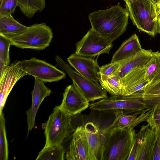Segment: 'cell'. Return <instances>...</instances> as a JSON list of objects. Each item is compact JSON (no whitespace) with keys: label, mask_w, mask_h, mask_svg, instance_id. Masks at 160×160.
Listing matches in <instances>:
<instances>
[{"label":"cell","mask_w":160,"mask_h":160,"mask_svg":"<svg viewBox=\"0 0 160 160\" xmlns=\"http://www.w3.org/2000/svg\"><path fill=\"white\" fill-rule=\"evenodd\" d=\"M129 12L126 8L119 5L95 11L88 16L91 28L110 42L122 34L128 24Z\"/></svg>","instance_id":"cell-1"},{"label":"cell","mask_w":160,"mask_h":160,"mask_svg":"<svg viewBox=\"0 0 160 160\" xmlns=\"http://www.w3.org/2000/svg\"><path fill=\"white\" fill-rule=\"evenodd\" d=\"M100 160H127L136 134L134 128L102 131Z\"/></svg>","instance_id":"cell-2"},{"label":"cell","mask_w":160,"mask_h":160,"mask_svg":"<svg viewBox=\"0 0 160 160\" xmlns=\"http://www.w3.org/2000/svg\"><path fill=\"white\" fill-rule=\"evenodd\" d=\"M123 0L133 25L152 37L158 33L160 8L152 0Z\"/></svg>","instance_id":"cell-3"},{"label":"cell","mask_w":160,"mask_h":160,"mask_svg":"<svg viewBox=\"0 0 160 160\" xmlns=\"http://www.w3.org/2000/svg\"><path fill=\"white\" fill-rule=\"evenodd\" d=\"M72 117L59 106H56L46 123L44 147L62 145L75 131L72 124Z\"/></svg>","instance_id":"cell-4"},{"label":"cell","mask_w":160,"mask_h":160,"mask_svg":"<svg viewBox=\"0 0 160 160\" xmlns=\"http://www.w3.org/2000/svg\"><path fill=\"white\" fill-rule=\"evenodd\" d=\"M53 37L52 29L45 23L35 24L10 39L11 45L22 49L42 50L48 47Z\"/></svg>","instance_id":"cell-5"},{"label":"cell","mask_w":160,"mask_h":160,"mask_svg":"<svg viewBox=\"0 0 160 160\" xmlns=\"http://www.w3.org/2000/svg\"><path fill=\"white\" fill-rule=\"evenodd\" d=\"M89 107L91 110L100 112L122 110L126 114L141 112L150 108L135 93L128 96H112L92 103Z\"/></svg>","instance_id":"cell-6"},{"label":"cell","mask_w":160,"mask_h":160,"mask_svg":"<svg viewBox=\"0 0 160 160\" xmlns=\"http://www.w3.org/2000/svg\"><path fill=\"white\" fill-rule=\"evenodd\" d=\"M56 65L65 71L89 102H94L108 97L107 92L98 83L82 76L73 70L58 56L55 58Z\"/></svg>","instance_id":"cell-7"},{"label":"cell","mask_w":160,"mask_h":160,"mask_svg":"<svg viewBox=\"0 0 160 160\" xmlns=\"http://www.w3.org/2000/svg\"><path fill=\"white\" fill-rule=\"evenodd\" d=\"M28 75L44 82H57L65 78L66 73L45 61L35 58L16 62Z\"/></svg>","instance_id":"cell-8"},{"label":"cell","mask_w":160,"mask_h":160,"mask_svg":"<svg viewBox=\"0 0 160 160\" xmlns=\"http://www.w3.org/2000/svg\"><path fill=\"white\" fill-rule=\"evenodd\" d=\"M76 54L82 56L92 58L101 54H109L113 45L91 28L76 43Z\"/></svg>","instance_id":"cell-9"},{"label":"cell","mask_w":160,"mask_h":160,"mask_svg":"<svg viewBox=\"0 0 160 160\" xmlns=\"http://www.w3.org/2000/svg\"><path fill=\"white\" fill-rule=\"evenodd\" d=\"M65 158L68 160H95L84 126L77 127L73 133Z\"/></svg>","instance_id":"cell-10"},{"label":"cell","mask_w":160,"mask_h":160,"mask_svg":"<svg viewBox=\"0 0 160 160\" xmlns=\"http://www.w3.org/2000/svg\"><path fill=\"white\" fill-rule=\"evenodd\" d=\"M89 102L77 86L73 84L65 89L59 106L73 116L87 108L90 104Z\"/></svg>","instance_id":"cell-11"},{"label":"cell","mask_w":160,"mask_h":160,"mask_svg":"<svg viewBox=\"0 0 160 160\" xmlns=\"http://www.w3.org/2000/svg\"><path fill=\"white\" fill-rule=\"evenodd\" d=\"M70 65L78 72L82 76L98 83L99 76L98 71L100 67L97 59L72 53L67 58Z\"/></svg>","instance_id":"cell-12"},{"label":"cell","mask_w":160,"mask_h":160,"mask_svg":"<svg viewBox=\"0 0 160 160\" xmlns=\"http://www.w3.org/2000/svg\"><path fill=\"white\" fill-rule=\"evenodd\" d=\"M27 73L18 67L16 62L9 65L0 78V114L2 112L7 98L16 83Z\"/></svg>","instance_id":"cell-13"},{"label":"cell","mask_w":160,"mask_h":160,"mask_svg":"<svg viewBox=\"0 0 160 160\" xmlns=\"http://www.w3.org/2000/svg\"><path fill=\"white\" fill-rule=\"evenodd\" d=\"M44 83L35 78L34 88L32 92L31 106L26 112L28 133L34 126L36 114L41 103L46 97L50 96L51 92V90L47 88Z\"/></svg>","instance_id":"cell-14"},{"label":"cell","mask_w":160,"mask_h":160,"mask_svg":"<svg viewBox=\"0 0 160 160\" xmlns=\"http://www.w3.org/2000/svg\"><path fill=\"white\" fill-rule=\"evenodd\" d=\"M152 51L142 48L135 54L121 61L120 68L116 75L121 79L135 68L147 64L151 57Z\"/></svg>","instance_id":"cell-15"},{"label":"cell","mask_w":160,"mask_h":160,"mask_svg":"<svg viewBox=\"0 0 160 160\" xmlns=\"http://www.w3.org/2000/svg\"><path fill=\"white\" fill-rule=\"evenodd\" d=\"M142 48L136 33L125 41L113 55L111 62L122 60L138 52Z\"/></svg>","instance_id":"cell-16"},{"label":"cell","mask_w":160,"mask_h":160,"mask_svg":"<svg viewBox=\"0 0 160 160\" xmlns=\"http://www.w3.org/2000/svg\"><path fill=\"white\" fill-rule=\"evenodd\" d=\"M28 27L14 19L12 14L0 16V35L11 39L26 30Z\"/></svg>","instance_id":"cell-17"},{"label":"cell","mask_w":160,"mask_h":160,"mask_svg":"<svg viewBox=\"0 0 160 160\" xmlns=\"http://www.w3.org/2000/svg\"><path fill=\"white\" fill-rule=\"evenodd\" d=\"M156 138L155 129L150 127L138 149L134 160H152Z\"/></svg>","instance_id":"cell-18"},{"label":"cell","mask_w":160,"mask_h":160,"mask_svg":"<svg viewBox=\"0 0 160 160\" xmlns=\"http://www.w3.org/2000/svg\"><path fill=\"white\" fill-rule=\"evenodd\" d=\"M84 128L88 140L95 158L100 160L102 141V132L92 122H88Z\"/></svg>","instance_id":"cell-19"},{"label":"cell","mask_w":160,"mask_h":160,"mask_svg":"<svg viewBox=\"0 0 160 160\" xmlns=\"http://www.w3.org/2000/svg\"><path fill=\"white\" fill-rule=\"evenodd\" d=\"M143 111L127 115L122 110L115 111L113 112L115 115L114 121L103 130L107 131L125 128H132V126L134 121Z\"/></svg>","instance_id":"cell-20"},{"label":"cell","mask_w":160,"mask_h":160,"mask_svg":"<svg viewBox=\"0 0 160 160\" xmlns=\"http://www.w3.org/2000/svg\"><path fill=\"white\" fill-rule=\"evenodd\" d=\"M99 82L102 87L112 96L123 95L121 79L117 75H99Z\"/></svg>","instance_id":"cell-21"},{"label":"cell","mask_w":160,"mask_h":160,"mask_svg":"<svg viewBox=\"0 0 160 160\" xmlns=\"http://www.w3.org/2000/svg\"><path fill=\"white\" fill-rule=\"evenodd\" d=\"M145 79L150 83L149 84L160 79V52H152L147 65Z\"/></svg>","instance_id":"cell-22"},{"label":"cell","mask_w":160,"mask_h":160,"mask_svg":"<svg viewBox=\"0 0 160 160\" xmlns=\"http://www.w3.org/2000/svg\"><path fill=\"white\" fill-rule=\"evenodd\" d=\"M147 65L135 68L121 79L123 94L125 90L146 80L145 73Z\"/></svg>","instance_id":"cell-23"},{"label":"cell","mask_w":160,"mask_h":160,"mask_svg":"<svg viewBox=\"0 0 160 160\" xmlns=\"http://www.w3.org/2000/svg\"><path fill=\"white\" fill-rule=\"evenodd\" d=\"M18 6L25 16L31 18L35 13L44 10L45 7V0H19Z\"/></svg>","instance_id":"cell-24"},{"label":"cell","mask_w":160,"mask_h":160,"mask_svg":"<svg viewBox=\"0 0 160 160\" xmlns=\"http://www.w3.org/2000/svg\"><path fill=\"white\" fill-rule=\"evenodd\" d=\"M66 151L62 145L44 148L38 153L36 160H63Z\"/></svg>","instance_id":"cell-25"},{"label":"cell","mask_w":160,"mask_h":160,"mask_svg":"<svg viewBox=\"0 0 160 160\" xmlns=\"http://www.w3.org/2000/svg\"><path fill=\"white\" fill-rule=\"evenodd\" d=\"M5 121L3 113L0 114V160L8 159V143L5 126Z\"/></svg>","instance_id":"cell-26"},{"label":"cell","mask_w":160,"mask_h":160,"mask_svg":"<svg viewBox=\"0 0 160 160\" xmlns=\"http://www.w3.org/2000/svg\"><path fill=\"white\" fill-rule=\"evenodd\" d=\"M150 126L148 124L143 125L138 133H136L134 142L130 154L127 160H134L136 152L144 138Z\"/></svg>","instance_id":"cell-27"},{"label":"cell","mask_w":160,"mask_h":160,"mask_svg":"<svg viewBox=\"0 0 160 160\" xmlns=\"http://www.w3.org/2000/svg\"><path fill=\"white\" fill-rule=\"evenodd\" d=\"M11 45L10 39L0 35V62L8 66L10 64L9 51Z\"/></svg>","instance_id":"cell-28"},{"label":"cell","mask_w":160,"mask_h":160,"mask_svg":"<svg viewBox=\"0 0 160 160\" xmlns=\"http://www.w3.org/2000/svg\"><path fill=\"white\" fill-rule=\"evenodd\" d=\"M135 93L149 108H153L154 111L160 108V94H144L140 91Z\"/></svg>","instance_id":"cell-29"},{"label":"cell","mask_w":160,"mask_h":160,"mask_svg":"<svg viewBox=\"0 0 160 160\" xmlns=\"http://www.w3.org/2000/svg\"><path fill=\"white\" fill-rule=\"evenodd\" d=\"M19 0H0V16L13 13L18 6Z\"/></svg>","instance_id":"cell-30"},{"label":"cell","mask_w":160,"mask_h":160,"mask_svg":"<svg viewBox=\"0 0 160 160\" xmlns=\"http://www.w3.org/2000/svg\"><path fill=\"white\" fill-rule=\"evenodd\" d=\"M121 61L111 62L110 63L100 67L98 73L107 76L115 75L120 67Z\"/></svg>","instance_id":"cell-31"},{"label":"cell","mask_w":160,"mask_h":160,"mask_svg":"<svg viewBox=\"0 0 160 160\" xmlns=\"http://www.w3.org/2000/svg\"><path fill=\"white\" fill-rule=\"evenodd\" d=\"M150 83L148 82L145 80L125 90L123 95H129L135 92L142 91Z\"/></svg>","instance_id":"cell-32"},{"label":"cell","mask_w":160,"mask_h":160,"mask_svg":"<svg viewBox=\"0 0 160 160\" xmlns=\"http://www.w3.org/2000/svg\"><path fill=\"white\" fill-rule=\"evenodd\" d=\"M155 129L156 138L152 160H160V126L156 128Z\"/></svg>","instance_id":"cell-33"},{"label":"cell","mask_w":160,"mask_h":160,"mask_svg":"<svg viewBox=\"0 0 160 160\" xmlns=\"http://www.w3.org/2000/svg\"><path fill=\"white\" fill-rule=\"evenodd\" d=\"M141 92L144 94H160V79L154 83L149 84Z\"/></svg>","instance_id":"cell-34"},{"label":"cell","mask_w":160,"mask_h":160,"mask_svg":"<svg viewBox=\"0 0 160 160\" xmlns=\"http://www.w3.org/2000/svg\"><path fill=\"white\" fill-rule=\"evenodd\" d=\"M147 122L152 128L160 125V108L154 111Z\"/></svg>","instance_id":"cell-35"},{"label":"cell","mask_w":160,"mask_h":160,"mask_svg":"<svg viewBox=\"0 0 160 160\" xmlns=\"http://www.w3.org/2000/svg\"><path fill=\"white\" fill-rule=\"evenodd\" d=\"M8 66L0 62V78L3 76Z\"/></svg>","instance_id":"cell-36"},{"label":"cell","mask_w":160,"mask_h":160,"mask_svg":"<svg viewBox=\"0 0 160 160\" xmlns=\"http://www.w3.org/2000/svg\"><path fill=\"white\" fill-rule=\"evenodd\" d=\"M152 0L158 7L159 8V6L160 5V0Z\"/></svg>","instance_id":"cell-37"},{"label":"cell","mask_w":160,"mask_h":160,"mask_svg":"<svg viewBox=\"0 0 160 160\" xmlns=\"http://www.w3.org/2000/svg\"><path fill=\"white\" fill-rule=\"evenodd\" d=\"M158 33L160 34V15H159L158 19Z\"/></svg>","instance_id":"cell-38"},{"label":"cell","mask_w":160,"mask_h":160,"mask_svg":"<svg viewBox=\"0 0 160 160\" xmlns=\"http://www.w3.org/2000/svg\"><path fill=\"white\" fill-rule=\"evenodd\" d=\"M159 8H160V6H159Z\"/></svg>","instance_id":"cell-39"},{"label":"cell","mask_w":160,"mask_h":160,"mask_svg":"<svg viewBox=\"0 0 160 160\" xmlns=\"http://www.w3.org/2000/svg\"></svg>","instance_id":"cell-40"},{"label":"cell","mask_w":160,"mask_h":160,"mask_svg":"<svg viewBox=\"0 0 160 160\" xmlns=\"http://www.w3.org/2000/svg\"></svg>","instance_id":"cell-41"}]
</instances>
